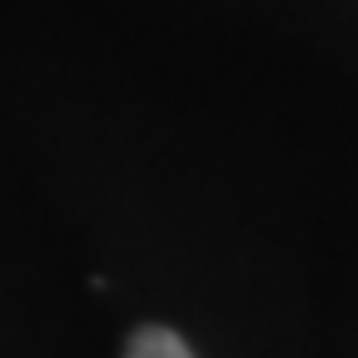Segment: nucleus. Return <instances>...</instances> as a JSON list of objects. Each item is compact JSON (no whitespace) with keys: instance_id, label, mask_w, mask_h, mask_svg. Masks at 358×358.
I'll list each match as a JSON object with an SVG mask.
<instances>
[{"instance_id":"1","label":"nucleus","mask_w":358,"mask_h":358,"mask_svg":"<svg viewBox=\"0 0 358 358\" xmlns=\"http://www.w3.org/2000/svg\"><path fill=\"white\" fill-rule=\"evenodd\" d=\"M124 358H194V353H189V343L179 338L174 329H155L150 324V329H140V334L129 338Z\"/></svg>"}]
</instances>
